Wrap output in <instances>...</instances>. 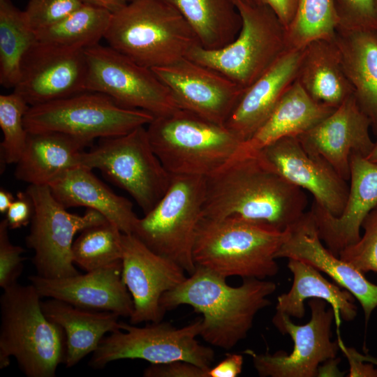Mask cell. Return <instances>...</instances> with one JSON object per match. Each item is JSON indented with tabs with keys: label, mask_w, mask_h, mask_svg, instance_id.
Returning <instances> with one entry per match:
<instances>
[{
	"label": "cell",
	"mask_w": 377,
	"mask_h": 377,
	"mask_svg": "<svg viewBox=\"0 0 377 377\" xmlns=\"http://www.w3.org/2000/svg\"><path fill=\"white\" fill-rule=\"evenodd\" d=\"M151 69L179 108L221 125L225 126L244 90L217 71L187 57Z\"/></svg>",
	"instance_id": "obj_16"
},
{
	"label": "cell",
	"mask_w": 377,
	"mask_h": 377,
	"mask_svg": "<svg viewBox=\"0 0 377 377\" xmlns=\"http://www.w3.org/2000/svg\"><path fill=\"white\" fill-rule=\"evenodd\" d=\"M288 267L293 276L288 293L277 298L276 312L290 317L302 318L305 314L304 302L321 299L330 304L339 325L341 318L351 321L357 314L354 296L336 283L330 282L315 267L297 259L288 258Z\"/></svg>",
	"instance_id": "obj_30"
},
{
	"label": "cell",
	"mask_w": 377,
	"mask_h": 377,
	"mask_svg": "<svg viewBox=\"0 0 377 377\" xmlns=\"http://www.w3.org/2000/svg\"><path fill=\"white\" fill-rule=\"evenodd\" d=\"M29 280L41 297L59 300L86 309L113 312L129 317L132 297L122 277L121 260L86 274L47 279L38 275Z\"/></svg>",
	"instance_id": "obj_21"
},
{
	"label": "cell",
	"mask_w": 377,
	"mask_h": 377,
	"mask_svg": "<svg viewBox=\"0 0 377 377\" xmlns=\"http://www.w3.org/2000/svg\"><path fill=\"white\" fill-rule=\"evenodd\" d=\"M91 144L59 131L28 132L15 176L29 184L49 185L67 170L78 166L80 154Z\"/></svg>",
	"instance_id": "obj_25"
},
{
	"label": "cell",
	"mask_w": 377,
	"mask_h": 377,
	"mask_svg": "<svg viewBox=\"0 0 377 377\" xmlns=\"http://www.w3.org/2000/svg\"><path fill=\"white\" fill-rule=\"evenodd\" d=\"M29 108L15 91L0 95V127L3 136L1 149L5 163H17L24 151L28 136L24 117Z\"/></svg>",
	"instance_id": "obj_36"
},
{
	"label": "cell",
	"mask_w": 377,
	"mask_h": 377,
	"mask_svg": "<svg viewBox=\"0 0 377 377\" xmlns=\"http://www.w3.org/2000/svg\"><path fill=\"white\" fill-rule=\"evenodd\" d=\"M244 1H246L248 3H255L253 0H244Z\"/></svg>",
	"instance_id": "obj_50"
},
{
	"label": "cell",
	"mask_w": 377,
	"mask_h": 377,
	"mask_svg": "<svg viewBox=\"0 0 377 377\" xmlns=\"http://www.w3.org/2000/svg\"><path fill=\"white\" fill-rule=\"evenodd\" d=\"M362 228L364 234L360 239L342 249L338 256L363 274L377 272V206L366 216Z\"/></svg>",
	"instance_id": "obj_37"
},
{
	"label": "cell",
	"mask_w": 377,
	"mask_h": 377,
	"mask_svg": "<svg viewBox=\"0 0 377 377\" xmlns=\"http://www.w3.org/2000/svg\"><path fill=\"white\" fill-rule=\"evenodd\" d=\"M255 3L270 7L279 17L286 29L292 22L298 0H253Z\"/></svg>",
	"instance_id": "obj_45"
},
{
	"label": "cell",
	"mask_w": 377,
	"mask_h": 377,
	"mask_svg": "<svg viewBox=\"0 0 377 377\" xmlns=\"http://www.w3.org/2000/svg\"><path fill=\"white\" fill-rule=\"evenodd\" d=\"M349 180L347 200L339 216L331 214L314 201L310 209L320 239L337 256L360 239L363 221L377 206V163L353 153Z\"/></svg>",
	"instance_id": "obj_22"
},
{
	"label": "cell",
	"mask_w": 377,
	"mask_h": 377,
	"mask_svg": "<svg viewBox=\"0 0 377 377\" xmlns=\"http://www.w3.org/2000/svg\"><path fill=\"white\" fill-rule=\"evenodd\" d=\"M145 377H208V370L191 362L176 360L150 364L143 371Z\"/></svg>",
	"instance_id": "obj_41"
},
{
	"label": "cell",
	"mask_w": 377,
	"mask_h": 377,
	"mask_svg": "<svg viewBox=\"0 0 377 377\" xmlns=\"http://www.w3.org/2000/svg\"><path fill=\"white\" fill-rule=\"evenodd\" d=\"M86 91L104 94L118 104L154 117L179 109L169 89L151 68L141 66L111 47L99 43L84 49Z\"/></svg>",
	"instance_id": "obj_13"
},
{
	"label": "cell",
	"mask_w": 377,
	"mask_h": 377,
	"mask_svg": "<svg viewBox=\"0 0 377 377\" xmlns=\"http://www.w3.org/2000/svg\"><path fill=\"white\" fill-rule=\"evenodd\" d=\"M162 1L183 17L205 49L226 46L240 31L242 18L234 0Z\"/></svg>",
	"instance_id": "obj_31"
},
{
	"label": "cell",
	"mask_w": 377,
	"mask_h": 377,
	"mask_svg": "<svg viewBox=\"0 0 377 377\" xmlns=\"http://www.w3.org/2000/svg\"><path fill=\"white\" fill-rule=\"evenodd\" d=\"M296 81L313 100L334 108L353 95L334 37L313 40L302 49Z\"/></svg>",
	"instance_id": "obj_28"
},
{
	"label": "cell",
	"mask_w": 377,
	"mask_h": 377,
	"mask_svg": "<svg viewBox=\"0 0 377 377\" xmlns=\"http://www.w3.org/2000/svg\"><path fill=\"white\" fill-rule=\"evenodd\" d=\"M288 182L307 190L314 202L331 214L339 216L349 186L323 158L306 151L297 137L281 138L259 150Z\"/></svg>",
	"instance_id": "obj_18"
},
{
	"label": "cell",
	"mask_w": 377,
	"mask_h": 377,
	"mask_svg": "<svg viewBox=\"0 0 377 377\" xmlns=\"http://www.w3.org/2000/svg\"><path fill=\"white\" fill-rule=\"evenodd\" d=\"M334 40L355 100L377 136V29H337Z\"/></svg>",
	"instance_id": "obj_26"
},
{
	"label": "cell",
	"mask_w": 377,
	"mask_h": 377,
	"mask_svg": "<svg viewBox=\"0 0 377 377\" xmlns=\"http://www.w3.org/2000/svg\"><path fill=\"white\" fill-rule=\"evenodd\" d=\"M122 277L133 302L131 324L161 322L165 311L162 295L186 279L185 271L133 234L122 235Z\"/></svg>",
	"instance_id": "obj_15"
},
{
	"label": "cell",
	"mask_w": 377,
	"mask_h": 377,
	"mask_svg": "<svg viewBox=\"0 0 377 377\" xmlns=\"http://www.w3.org/2000/svg\"><path fill=\"white\" fill-rule=\"evenodd\" d=\"M41 306L47 318L64 332L67 368L93 353L106 334L121 329L120 316L113 312L80 308L53 298L41 301Z\"/></svg>",
	"instance_id": "obj_27"
},
{
	"label": "cell",
	"mask_w": 377,
	"mask_h": 377,
	"mask_svg": "<svg viewBox=\"0 0 377 377\" xmlns=\"http://www.w3.org/2000/svg\"><path fill=\"white\" fill-rule=\"evenodd\" d=\"M340 361L341 359L337 357L325 360L319 365L316 376H343L345 373L341 372L338 367Z\"/></svg>",
	"instance_id": "obj_46"
},
{
	"label": "cell",
	"mask_w": 377,
	"mask_h": 377,
	"mask_svg": "<svg viewBox=\"0 0 377 377\" xmlns=\"http://www.w3.org/2000/svg\"><path fill=\"white\" fill-rule=\"evenodd\" d=\"M8 226L4 219L0 222V287L4 290L17 283L23 271L24 250L14 245L8 235Z\"/></svg>",
	"instance_id": "obj_40"
},
{
	"label": "cell",
	"mask_w": 377,
	"mask_h": 377,
	"mask_svg": "<svg viewBox=\"0 0 377 377\" xmlns=\"http://www.w3.org/2000/svg\"><path fill=\"white\" fill-rule=\"evenodd\" d=\"M36 42L24 11L11 0H0V84L3 87H15L24 59Z\"/></svg>",
	"instance_id": "obj_33"
},
{
	"label": "cell",
	"mask_w": 377,
	"mask_h": 377,
	"mask_svg": "<svg viewBox=\"0 0 377 377\" xmlns=\"http://www.w3.org/2000/svg\"><path fill=\"white\" fill-rule=\"evenodd\" d=\"M15 197L3 188L0 189V212L6 214L15 200Z\"/></svg>",
	"instance_id": "obj_48"
},
{
	"label": "cell",
	"mask_w": 377,
	"mask_h": 377,
	"mask_svg": "<svg viewBox=\"0 0 377 377\" xmlns=\"http://www.w3.org/2000/svg\"><path fill=\"white\" fill-rule=\"evenodd\" d=\"M87 62L84 50L36 43L24 59L14 91L29 106L85 91Z\"/></svg>",
	"instance_id": "obj_17"
},
{
	"label": "cell",
	"mask_w": 377,
	"mask_h": 377,
	"mask_svg": "<svg viewBox=\"0 0 377 377\" xmlns=\"http://www.w3.org/2000/svg\"><path fill=\"white\" fill-rule=\"evenodd\" d=\"M104 38L137 64L154 68L186 57L200 45L183 17L162 0H135L112 13Z\"/></svg>",
	"instance_id": "obj_5"
},
{
	"label": "cell",
	"mask_w": 377,
	"mask_h": 377,
	"mask_svg": "<svg viewBox=\"0 0 377 377\" xmlns=\"http://www.w3.org/2000/svg\"><path fill=\"white\" fill-rule=\"evenodd\" d=\"M205 178L203 217L237 216L285 230L306 212L303 189L285 179L260 151H237Z\"/></svg>",
	"instance_id": "obj_1"
},
{
	"label": "cell",
	"mask_w": 377,
	"mask_h": 377,
	"mask_svg": "<svg viewBox=\"0 0 377 377\" xmlns=\"http://www.w3.org/2000/svg\"><path fill=\"white\" fill-rule=\"evenodd\" d=\"M339 344L349 362L348 377H377V368H375L373 364L364 363V360L354 348L346 347L341 341Z\"/></svg>",
	"instance_id": "obj_44"
},
{
	"label": "cell",
	"mask_w": 377,
	"mask_h": 377,
	"mask_svg": "<svg viewBox=\"0 0 377 377\" xmlns=\"http://www.w3.org/2000/svg\"><path fill=\"white\" fill-rule=\"evenodd\" d=\"M206 178L172 175L170 185L157 205L138 219L133 232L152 251L191 274L196 265L193 247L202 216Z\"/></svg>",
	"instance_id": "obj_9"
},
{
	"label": "cell",
	"mask_w": 377,
	"mask_h": 377,
	"mask_svg": "<svg viewBox=\"0 0 377 377\" xmlns=\"http://www.w3.org/2000/svg\"><path fill=\"white\" fill-rule=\"evenodd\" d=\"M371 127L370 119L353 95L297 138L306 151L323 158L348 181L351 154L356 153L367 157L373 148Z\"/></svg>",
	"instance_id": "obj_19"
},
{
	"label": "cell",
	"mask_w": 377,
	"mask_h": 377,
	"mask_svg": "<svg viewBox=\"0 0 377 377\" xmlns=\"http://www.w3.org/2000/svg\"><path fill=\"white\" fill-rule=\"evenodd\" d=\"M286 230V238L276 253V258L300 260L327 274L357 300L367 322L377 307V285L323 245L310 211Z\"/></svg>",
	"instance_id": "obj_20"
},
{
	"label": "cell",
	"mask_w": 377,
	"mask_h": 377,
	"mask_svg": "<svg viewBox=\"0 0 377 377\" xmlns=\"http://www.w3.org/2000/svg\"><path fill=\"white\" fill-rule=\"evenodd\" d=\"M26 192L34 205L26 243L34 252L36 274L47 279L78 274L72 256L75 235L108 219L89 208L82 215L68 212L54 197L48 185L29 184Z\"/></svg>",
	"instance_id": "obj_12"
},
{
	"label": "cell",
	"mask_w": 377,
	"mask_h": 377,
	"mask_svg": "<svg viewBox=\"0 0 377 377\" xmlns=\"http://www.w3.org/2000/svg\"><path fill=\"white\" fill-rule=\"evenodd\" d=\"M30 283L3 290L0 298V369L14 357L28 377H54L66 357L63 329L47 318Z\"/></svg>",
	"instance_id": "obj_4"
},
{
	"label": "cell",
	"mask_w": 377,
	"mask_h": 377,
	"mask_svg": "<svg viewBox=\"0 0 377 377\" xmlns=\"http://www.w3.org/2000/svg\"><path fill=\"white\" fill-rule=\"evenodd\" d=\"M149 112L124 107L110 96L85 91L49 103L29 106L24 117L28 132L59 131L90 142L124 135L147 126Z\"/></svg>",
	"instance_id": "obj_10"
},
{
	"label": "cell",
	"mask_w": 377,
	"mask_h": 377,
	"mask_svg": "<svg viewBox=\"0 0 377 377\" xmlns=\"http://www.w3.org/2000/svg\"><path fill=\"white\" fill-rule=\"evenodd\" d=\"M366 158L369 161L377 163V140L374 142L372 149Z\"/></svg>",
	"instance_id": "obj_49"
},
{
	"label": "cell",
	"mask_w": 377,
	"mask_h": 377,
	"mask_svg": "<svg viewBox=\"0 0 377 377\" xmlns=\"http://www.w3.org/2000/svg\"><path fill=\"white\" fill-rule=\"evenodd\" d=\"M337 27L334 0H298L286 29L288 48L303 49L313 40L333 38Z\"/></svg>",
	"instance_id": "obj_35"
},
{
	"label": "cell",
	"mask_w": 377,
	"mask_h": 377,
	"mask_svg": "<svg viewBox=\"0 0 377 377\" xmlns=\"http://www.w3.org/2000/svg\"><path fill=\"white\" fill-rule=\"evenodd\" d=\"M152 149L172 175L207 177L236 154L243 142L224 125L177 109L147 125Z\"/></svg>",
	"instance_id": "obj_6"
},
{
	"label": "cell",
	"mask_w": 377,
	"mask_h": 377,
	"mask_svg": "<svg viewBox=\"0 0 377 377\" xmlns=\"http://www.w3.org/2000/svg\"><path fill=\"white\" fill-rule=\"evenodd\" d=\"M34 205L27 193L20 191L6 213L5 219L9 229L21 228L31 223Z\"/></svg>",
	"instance_id": "obj_42"
},
{
	"label": "cell",
	"mask_w": 377,
	"mask_h": 377,
	"mask_svg": "<svg viewBox=\"0 0 377 377\" xmlns=\"http://www.w3.org/2000/svg\"><path fill=\"white\" fill-rule=\"evenodd\" d=\"M82 5L79 0H29L23 11L29 25L36 32L58 22Z\"/></svg>",
	"instance_id": "obj_38"
},
{
	"label": "cell",
	"mask_w": 377,
	"mask_h": 377,
	"mask_svg": "<svg viewBox=\"0 0 377 377\" xmlns=\"http://www.w3.org/2000/svg\"><path fill=\"white\" fill-rule=\"evenodd\" d=\"M302 49L287 50L244 92L225 124L243 142L269 116L290 86L296 80Z\"/></svg>",
	"instance_id": "obj_23"
},
{
	"label": "cell",
	"mask_w": 377,
	"mask_h": 377,
	"mask_svg": "<svg viewBox=\"0 0 377 377\" xmlns=\"http://www.w3.org/2000/svg\"><path fill=\"white\" fill-rule=\"evenodd\" d=\"M335 109L313 100L295 80L265 122L242 143L238 151H259L281 138L298 137Z\"/></svg>",
	"instance_id": "obj_29"
},
{
	"label": "cell",
	"mask_w": 377,
	"mask_h": 377,
	"mask_svg": "<svg viewBox=\"0 0 377 377\" xmlns=\"http://www.w3.org/2000/svg\"><path fill=\"white\" fill-rule=\"evenodd\" d=\"M83 4L99 7L114 13L127 3V0H79Z\"/></svg>",
	"instance_id": "obj_47"
},
{
	"label": "cell",
	"mask_w": 377,
	"mask_h": 377,
	"mask_svg": "<svg viewBox=\"0 0 377 377\" xmlns=\"http://www.w3.org/2000/svg\"><path fill=\"white\" fill-rule=\"evenodd\" d=\"M243 363L242 355L227 353L224 359L208 369V377H236L242 373Z\"/></svg>",
	"instance_id": "obj_43"
},
{
	"label": "cell",
	"mask_w": 377,
	"mask_h": 377,
	"mask_svg": "<svg viewBox=\"0 0 377 377\" xmlns=\"http://www.w3.org/2000/svg\"><path fill=\"white\" fill-rule=\"evenodd\" d=\"M52 195L65 208L85 207L98 212L124 234H132L138 219L133 204L110 190L84 166L67 170L49 185Z\"/></svg>",
	"instance_id": "obj_24"
},
{
	"label": "cell",
	"mask_w": 377,
	"mask_h": 377,
	"mask_svg": "<svg viewBox=\"0 0 377 377\" xmlns=\"http://www.w3.org/2000/svg\"><path fill=\"white\" fill-rule=\"evenodd\" d=\"M201 328V318L180 328L161 321L145 327L121 321V329L103 338L89 364L103 369L123 359H141L150 364L183 360L208 370L215 355L212 348L197 340Z\"/></svg>",
	"instance_id": "obj_11"
},
{
	"label": "cell",
	"mask_w": 377,
	"mask_h": 377,
	"mask_svg": "<svg viewBox=\"0 0 377 377\" xmlns=\"http://www.w3.org/2000/svg\"><path fill=\"white\" fill-rule=\"evenodd\" d=\"M287 230L237 216H202L196 228L193 259L197 266L225 277L266 279L279 269L276 253Z\"/></svg>",
	"instance_id": "obj_3"
},
{
	"label": "cell",
	"mask_w": 377,
	"mask_h": 377,
	"mask_svg": "<svg viewBox=\"0 0 377 377\" xmlns=\"http://www.w3.org/2000/svg\"><path fill=\"white\" fill-rule=\"evenodd\" d=\"M122 235L108 220L86 228L73 244L74 264L90 272L121 260Z\"/></svg>",
	"instance_id": "obj_34"
},
{
	"label": "cell",
	"mask_w": 377,
	"mask_h": 377,
	"mask_svg": "<svg viewBox=\"0 0 377 377\" xmlns=\"http://www.w3.org/2000/svg\"><path fill=\"white\" fill-rule=\"evenodd\" d=\"M112 13L83 4L58 22L36 32L38 43L65 49L84 50L104 38Z\"/></svg>",
	"instance_id": "obj_32"
},
{
	"label": "cell",
	"mask_w": 377,
	"mask_h": 377,
	"mask_svg": "<svg viewBox=\"0 0 377 377\" xmlns=\"http://www.w3.org/2000/svg\"><path fill=\"white\" fill-rule=\"evenodd\" d=\"M242 18L237 36L226 46L207 50L197 45L189 59L212 68L245 89L287 50L286 29L268 6L234 0Z\"/></svg>",
	"instance_id": "obj_7"
},
{
	"label": "cell",
	"mask_w": 377,
	"mask_h": 377,
	"mask_svg": "<svg viewBox=\"0 0 377 377\" xmlns=\"http://www.w3.org/2000/svg\"><path fill=\"white\" fill-rule=\"evenodd\" d=\"M128 2H130V1H135V0H127Z\"/></svg>",
	"instance_id": "obj_52"
},
{
	"label": "cell",
	"mask_w": 377,
	"mask_h": 377,
	"mask_svg": "<svg viewBox=\"0 0 377 377\" xmlns=\"http://www.w3.org/2000/svg\"><path fill=\"white\" fill-rule=\"evenodd\" d=\"M321 299L309 300L311 318L304 325H296L290 317L276 312L272 323L282 334H288L293 342L290 354L279 350L271 355L246 353L261 377H315L318 368L325 360L337 357L339 341H332V325L336 314Z\"/></svg>",
	"instance_id": "obj_14"
},
{
	"label": "cell",
	"mask_w": 377,
	"mask_h": 377,
	"mask_svg": "<svg viewBox=\"0 0 377 377\" xmlns=\"http://www.w3.org/2000/svg\"><path fill=\"white\" fill-rule=\"evenodd\" d=\"M276 284L255 278L243 279L237 287L226 277L197 266L188 277L165 293L161 305L166 311L188 305L202 315L200 336L207 343L230 350L247 336L256 314L271 304Z\"/></svg>",
	"instance_id": "obj_2"
},
{
	"label": "cell",
	"mask_w": 377,
	"mask_h": 377,
	"mask_svg": "<svg viewBox=\"0 0 377 377\" xmlns=\"http://www.w3.org/2000/svg\"><path fill=\"white\" fill-rule=\"evenodd\" d=\"M376 12H377V0H376Z\"/></svg>",
	"instance_id": "obj_51"
},
{
	"label": "cell",
	"mask_w": 377,
	"mask_h": 377,
	"mask_svg": "<svg viewBox=\"0 0 377 377\" xmlns=\"http://www.w3.org/2000/svg\"><path fill=\"white\" fill-rule=\"evenodd\" d=\"M78 165L99 170L128 192L144 214L161 200L172 179L152 149L145 126L124 135L99 138L91 149L80 154Z\"/></svg>",
	"instance_id": "obj_8"
},
{
	"label": "cell",
	"mask_w": 377,
	"mask_h": 377,
	"mask_svg": "<svg viewBox=\"0 0 377 377\" xmlns=\"http://www.w3.org/2000/svg\"><path fill=\"white\" fill-rule=\"evenodd\" d=\"M337 29H377L376 0H334Z\"/></svg>",
	"instance_id": "obj_39"
}]
</instances>
